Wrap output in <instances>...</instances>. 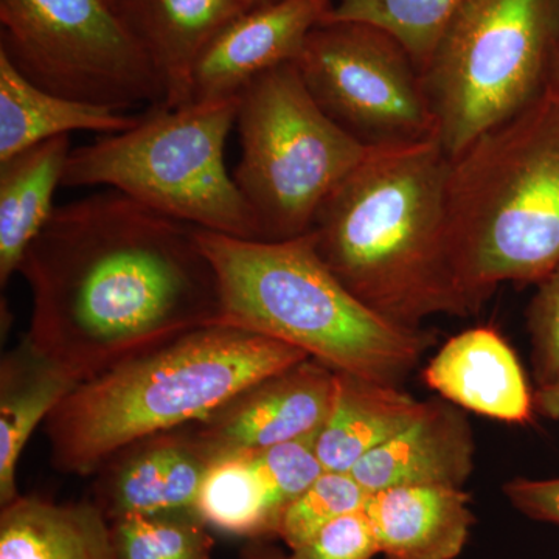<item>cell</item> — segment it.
Listing matches in <instances>:
<instances>
[{"mask_svg":"<svg viewBox=\"0 0 559 559\" xmlns=\"http://www.w3.org/2000/svg\"><path fill=\"white\" fill-rule=\"evenodd\" d=\"M503 492L511 506L522 514L539 522L559 527V477L558 479H514L503 485Z\"/></svg>","mask_w":559,"mask_h":559,"instance_id":"f546056e","label":"cell"},{"mask_svg":"<svg viewBox=\"0 0 559 559\" xmlns=\"http://www.w3.org/2000/svg\"><path fill=\"white\" fill-rule=\"evenodd\" d=\"M463 2L465 0H336L325 22H367L384 28L406 47L421 72L441 32Z\"/></svg>","mask_w":559,"mask_h":559,"instance_id":"cb8c5ba5","label":"cell"},{"mask_svg":"<svg viewBox=\"0 0 559 559\" xmlns=\"http://www.w3.org/2000/svg\"><path fill=\"white\" fill-rule=\"evenodd\" d=\"M369 496L370 492L352 474L325 471L282 514L277 538L289 550L297 549L330 522L364 510Z\"/></svg>","mask_w":559,"mask_h":559,"instance_id":"484cf974","label":"cell"},{"mask_svg":"<svg viewBox=\"0 0 559 559\" xmlns=\"http://www.w3.org/2000/svg\"><path fill=\"white\" fill-rule=\"evenodd\" d=\"M450 157L436 139L369 148L316 212L320 260L344 288L393 325L481 308L463 288L447 230Z\"/></svg>","mask_w":559,"mask_h":559,"instance_id":"7a4b0ae2","label":"cell"},{"mask_svg":"<svg viewBox=\"0 0 559 559\" xmlns=\"http://www.w3.org/2000/svg\"><path fill=\"white\" fill-rule=\"evenodd\" d=\"M462 488L395 487L370 492L367 516L384 559H455L476 516Z\"/></svg>","mask_w":559,"mask_h":559,"instance_id":"e0dca14e","label":"cell"},{"mask_svg":"<svg viewBox=\"0 0 559 559\" xmlns=\"http://www.w3.org/2000/svg\"><path fill=\"white\" fill-rule=\"evenodd\" d=\"M70 138L22 151L0 164V285L20 272L22 259L53 215L55 191L62 186Z\"/></svg>","mask_w":559,"mask_h":559,"instance_id":"44dd1931","label":"cell"},{"mask_svg":"<svg viewBox=\"0 0 559 559\" xmlns=\"http://www.w3.org/2000/svg\"><path fill=\"white\" fill-rule=\"evenodd\" d=\"M308 358L224 323L190 331L70 390L44 421L51 466L92 476L128 444L200 421L241 390Z\"/></svg>","mask_w":559,"mask_h":559,"instance_id":"3957f363","label":"cell"},{"mask_svg":"<svg viewBox=\"0 0 559 559\" xmlns=\"http://www.w3.org/2000/svg\"><path fill=\"white\" fill-rule=\"evenodd\" d=\"M76 382L44 358L27 337L0 362V507L21 495L17 465L40 423Z\"/></svg>","mask_w":559,"mask_h":559,"instance_id":"7402d4cb","label":"cell"},{"mask_svg":"<svg viewBox=\"0 0 559 559\" xmlns=\"http://www.w3.org/2000/svg\"><path fill=\"white\" fill-rule=\"evenodd\" d=\"M285 554L275 547L270 539L246 540L238 559H283Z\"/></svg>","mask_w":559,"mask_h":559,"instance_id":"1f68e13d","label":"cell"},{"mask_svg":"<svg viewBox=\"0 0 559 559\" xmlns=\"http://www.w3.org/2000/svg\"><path fill=\"white\" fill-rule=\"evenodd\" d=\"M423 380L460 409L509 425L535 418V392L516 353L492 326L451 337L430 359Z\"/></svg>","mask_w":559,"mask_h":559,"instance_id":"5bb4252c","label":"cell"},{"mask_svg":"<svg viewBox=\"0 0 559 559\" xmlns=\"http://www.w3.org/2000/svg\"><path fill=\"white\" fill-rule=\"evenodd\" d=\"M0 50L70 100L124 110L165 100L148 55L105 0H0Z\"/></svg>","mask_w":559,"mask_h":559,"instance_id":"9c48e42d","label":"cell"},{"mask_svg":"<svg viewBox=\"0 0 559 559\" xmlns=\"http://www.w3.org/2000/svg\"><path fill=\"white\" fill-rule=\"evenodd\" d=\"M549 86L559 91V43L557 53H555L554 66H551L550 83Z\"/></svg>","mask_w":559,"mask_h":559,"instance_id":"d6a6232c","label":"cell"},{"mask_svg":"<svg viewBox=\"0 0 559 559\" xmlns=\"http://www.w3.org/2000/svg\"><path fill=\"white\" fill-rule=\"evenodd\" d=\"M527 329L539 388L559 377V266L536 285L527 308Z\"/></svg>","mask_w":559,"mask_h":559,"instance_id":"83f0119b","label":"cell"},{"mask_svg":"<svg viewBox=\"0 0 559 559\" xmlns=\"http://www.w3.org/2000/svg\"><path fill=\"white\" fill-rule=\"evenodd\" d=\"M218 462L191 425L128 444L97 471L94 502L109 522L131 514L194 510Z\"/></svg>","mask_w":559,"mask_h":559,"instance_id":"4fadbf2b","label":"cell"},{"mask_svg":"<svg viewBox=\"0 0 559 559\" xmlns=\"http://www.w3.org/2000/svg\"><path fill=\"white\" fill-rule=\"evenodd\" d=\"M238 108L240 95L151 106L131 130L72 148L62 186H105L198 229L261 240L224 157Z\"/></svg>","mask_w":559,"mask_h":559,"instance_id":"8992f818","label":"cell"},{"mask_svg":"<svg viewBox=\"0 0 559 559\" xmlns=\"http://www.w3.org/2000/svg\"><path fill=\"white\" fill-rule=\"evenodd\" d=\"M242 5L248 10L260 9V7L272 5V3L282 2V0H241Z\"/></svg>","mask_w":559,"mask_h":559,"instance_id":"836d02e7","label":"cell"},{"mask_svg":"<svg viewBox=\"0 0 559 559\" xmlns=\"http://www.w3.org/2000/svg\"><path fill=\"white\" fill-rule=\"evenodd\" d=\"M0 559H116L110 522L92 499L20 495L0 507Z\"/></svg>","mask_w":559,"mask_h":559,"instance_id":"d6986e66","label":"cell"},{"mask_svg":"<svg viewBox=\"0 0 559 559\" xmlns=\"http://www.w3.org/2000/svg\"><path fill=\"white\" fill-rule=\"evenodd\" d=\"M447 230L460 282L484 308L502 283L559 266V91L450 159Z\"/></svg>","mask_w":559,"mask_h":559,"instance_id":"5b68a950","label":"cell"},{"mask_svg":"<svg viewBox=\"0 0 559 559\" xmlns=\"http://www.w3.org/2000/svg\"><path fill=\"white\" fill-rule=\"evenodd\" d=\"M296 64L319 108L366 148L436 139L421 72L384 28L323 22Z\"/></svg>","mask_w":559,"mask_h":559,"instance_id":"30bf717a","label":"cell"},{"mask_svg":"<svg viewBox=\"0 0 559 559\" xmlns=\"http://www.w3.org/2000/svg\"><path fill=\"white\" fill-rule=\"evenodd\" d=\"M20 274L32 294L25 337L76 384L221 323L197 227L116 190L57 207Z\"/></svg>","mask_w":559,"mask_h":559,"instance_id":"6da1fadb","label":"cell"},{"mask_svg":"<svg viewBox=\"0 0 559 559\" xmlns=\"http://www.w3.org/2000/svg\"><path fill=\"white\" fill-rule=\"evenodd\" d=\"M112 9L146 51L164 84L162 105H189L194 64L210 40L248 11L241 0H117Z\"/></svg>","mask_w":559,"mask_h":559,"instance_id":"2e32d148","label":"cell"},{"mask_svg":"<svg viewBox=\"0 0 559 559\" xmlns=\"http://www.w3.org/2000/svg\"><path fill=\"white\" fill-rule=\"evenodd\" d=\"M237 128L241 156L231 176L263 241L308 234L320 204L369 151L319 108L296 62L241 92Z\"/></svg>","mask_w":559,"mask_h":559,"instance_id":"ba28073f","label":"cell"},{"mask_svg":"<svg viewBox=\"0 0 559 559\" xmlns=\"http://www.w3.org/2000/svg\"><path fill=\"white\" fill-rule=\"evenodd\" d=\"M216 272L221 323L299 348L334 371L396 385L437 342L374 314L320 260L311 231L285 241L198 229Z\"/></svg>","mask_w":559,"mask_h":559,"instance_id":"277c9868","label":"cell"},{"mask_svg":"<svg viewBox=\"0 0 559 559\" xmlns=\"http://www.w3.org/2000/svg\"><path fill=\"white\" fill-rule=\"evenodd\" d=\"M139 119L120 110L70 100L40 90L14 68L5 51L0 50V164L22 151L73 131L117 134L131 130Z\"/></svg>","mask_w":559,"mask_h":559,"instance_id":"ffe728a7","label":"cell"},{"mask_svg":"<svg viewBox=\"0 0 559 559\" xmlns=\"http://www.w3.org/2000/svg\"><path fill=\"white\" fill-rule=\"evenodd\" d=\"M105 2H108V3H109V5H110V7H112V5H114V3H116V2H117V0H105Z\"/></svg>","mask_w":559,"mask_h":559,"instance_id":"e575fe53","label":"cell"},{"mask_svg":"<svg viewBox=\"0 0 559 559\" xmlns=\"http://www.w3.org/2000/svg\"><path fill=\"white\" fill-rule=\"evenodd\" d=\"M316 439L318 436L248 452L250 465L266 491L274 538L285 510L325 473L316 452Z\"/></svg>","mask_w":559,"mask_h":559,"instance_id":"4316f807","label":"cell"},{"mask_svg":"<svg viewBox=\"0 0 559 559\" xmlns=\"http://www.w3.org/2000/svg\"><path fill=\"white\" fill-rule=\"evenodd\" d=\"M474 466L473 430L455 404L428 401L426 411L353 466L369 492L395 487L462 488Z\"/></svg>","mask_w":559,"mask_h":559,"instance_id":"9a60e30c","label":"cell"},{"mask_svg":"<svg viewBox=\"0 0 559 559\" xmlns=\"http://www.w3.org/2000/svg\"><path fill=\"white\" fill-rule=\"evenodd\" d=\"M396 385L336 371L333 406L316 439L325 471L349 473L360 459L399 436L426 411Z\"/></svg>","mask_w":559,"mask_h":559,"instance_id":"ac0fdd59","label":"cell"},{"mask_svg":"<svg viewBox=\"0 0 559 559\" xmlns=\"http://www.w3.org/2000/svg\"><path fill=\"white\" fill-rule=\"evenodd\" d=\"M559 0H465L441 32L423 86L450 159L549 87Z\"/></svg>","mask_w":559,"mask_h":559,"instance_id":"52a82bcc","label":"cell"},{"mask_svg":"<svg viewBox=\"0 0 559 559\" xmlns=\"http://www.w3.org/2000/svg\"><path fill=\"white\" fill-rule=\"evenodd\" d=\"M380 554L366 511L337 518L283 559H374Z\"/></svg>","mask_w":559,"mask_h":559,"instance_id":"f1b7e54d","label":"cell"},{"mask_svg":"<svg viewBox=\"0 0 559 559\" xmlns=\"http://www.w3.org/2000/svg\"><path fill=\"white\" fill-rule=\"evenodd\" d=\"M197 510L131 514L110 522L116 559H212L215 539Z\"/></svg>","mask_w":559,"mask_h":559,"instance_id":"d4e9b609","label":"cell"},{"mask_svg":"<svg viewBox=\"0 0 559 559\" xmlns=\"http://www.w3.org/2000/svg\"><path fill=\"white\" fill-rule=\"evenodd\" d=\"M334 384L336 371L308 358L241 390L191 428L218 460L316 437L333 406Z\"/></svg>","mask_w":559,"mask_h":559,"instance_id":"8fae6325","label":"cell"},{"mask_svg":"<svg viewBox=\"0 0 559 559\" xmlns=\"http://www.w3.org/2000/svg\"><path fill=\"white\" fill-rule=\"evenodd\" d=\"M194 510L210 528L226 535L246 540L274 539L266 491L248 454L229 455L213 463Z\"/></svg>","mask_w":559,"mask_h":559,"instance_id":"603a6c76","label":"cell"},{"mask_svg":"<svg viewBox=\"0 0 559 559\" xmlns=\"http://www.w3.org/2000/svg\"><path fill=\"white\" fill-rule=\"evenodd\" d=\"M536 414L559 421V377L549 384L539 385L533 395Z\"/></svg>","mask_w":559,"mask_h":559,"instance_id":"4dcf8cb0","label":"cell"},{"mask_svg":"<svg viewBox=\"0 0 559 559\" xmlns=\"http://www.w3.org/2000/svg\"><path fill=\"white\" fill-rule=\"evenodd\" d=\"M331 9L333 0H282L235 17L198 58L189 105L237 97L263 73L299 60Z\"/></svg>","mask_w":559,"mask_h":559,"instance_id":"7c38bea8","label":"cell"}]
</instances>
